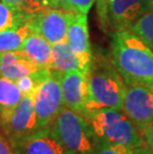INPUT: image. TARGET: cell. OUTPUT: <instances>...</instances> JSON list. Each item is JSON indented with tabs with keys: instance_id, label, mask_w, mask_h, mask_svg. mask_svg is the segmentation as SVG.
I'll return each instance as SVG.
<instances>
[{
	"instance_id": "6da1fadb",
	"label": "cell",
	"mask_w": 153,
	"mask_h": 154,
	"mask_svg": "<svg viewBox=\"0 0 153 154\" xmlns=\"http://www.w3.org/2000/svg\"><path fill=\"white\" fill-rule=\"evenodd\" d=\"M110 61L125 85H139L153 91V50L132 31L112 34Z\"/></svg>"
},
{
	"instance_id": "7a4b0ae2",
	"label": "cell",
	"mask_w": 153,
	"mask_h": 154,
	"mask_svg": "<svg viewBox=\"0 0 153 154\" xmlns=\"http://www.w3.org/2000/svg\"><path fill=\"white\" fill-rule=\"evenodd\" d=\"M124 93L125 84L112 61L93 58L87 73L84 117L100 109H122Z\"/></svg>"
},
{
	"instance_id": "3957f363",
	"label": "cell",
	"mask_w": 153,
	"mask_h": 154,
	"mask_svg": "<svg viewBox=\"0 0 153 154\" xmlns=\"http://www.w3.org/2000/svg\"><path fill=\"white\" fill-rule=\"evenodd\" d=\"M96 141L123 145L148 153L144 137L122 109H100L86 116Z\"/></svg>"
},
{
	"instance_id": "277c9868",
	"label": "cell",
	"mask_w": 153,
	"mask_h": 154,
	"mask_svg": "<svg viewBox=\"0 0 153 154\" xmlns=\"http://www.w3.org/2000/svg\"><path fill=\"white\" fill-rule=\"evenodd\" d=\"M50 131L71 154H93L96 140L83 114L64 106L52 122Z\"/></svg>"
},
{
	"instance_id": "5b68a950",
	"label": "cell",
	"mask_w": 153,
	"mask_h": 154,
	"mask_svg": "<svg viewBox=\"0 0 153 154\" xmlns=\"http://www.w3.org/2000/svg\"><path fill=\"white\" fill-rule=\"evenodd\" d=\"M62 73L51 70L34 94V107L38 130L49 128L65 106L61 86Z\"/></svg>"
},
{
	"instance_id": "8992f818",
	"label": "cell",
	"mask_w": 153,
	"mask_h": 154,
	"mask_svg": "<svg viewBox=\"0 0 153 154\" xmlns=\"http://www.w3.org/2000/svg\"><path fill=\"white\" fill-rule=\"evenodd\" d=\"M0 127L13 147L37 132L34 96H24L10 113L0 117Z\"/></svg>"
},
{
	"instance_id": "52a82bcc",
	"label": "cell",
	"mask_w": 153,
	"mask_h": 154,
	"mask_svg": "<svg viewBox=\"0 0 153 154\" xmlns=\"http://www.w3.org/2000/svg\"><path fill=\"white\" fill-rule=\"evenodd\" d=\"M100 23L113 33L130 30V27L144 13V6L137 0H97Z\"/></svg>"
},
{
	"instance_id": "ba28073f",
	"label": "cell",
	"mask_w": 153,
	"mask_h": 154,
	"mask_svg": "<svg viewBox=\"0 0 153 154\" xmlns=\"http://www.w3.org/2000/svg\"><path fill=\"white\" fill-rule=\"evenodd\" d=\"M122 110L144 137L153 121V91L139 85H125Z\"/></svg>"
},
{
	"instance_id": "9c48e42d",
	"label": "cell",
	"mask_w": 153,
	"mask_h": 154,
	"mask_svg": "<svg viewBox=\"0 0 153 154\" xmlns=\"http://www.w3.org/2000/svg\"><path fill=\"white\" fill-rule=\"evenodd\" d=\"M74 12L59 7H47L28 20L32 32L54 45L66 41L67 31Z\"/></svg>"
},
{
	"instance_id": "30bf717a",
	"label": "cell",
	"mask_w": 153,
	"mask_h": 154,
	"mask_svg": "<svg viewBox=\"0 0 153 154\" xmlns=\"http://www.w3.org/2000/svg\"><path fill=\"white\" fill-rule=\"evenodd\" d=\"M61 86L64 106L84 116L87 97V74L82 71L63 73Z\"/></svg>"
},
{
	"instance_id": "8fae6325",
	"label": "cell",
	"mask_w": 153,
	"mask_h": 154,
	"mask_svg": "<svg viewBox=\"0 0 153 154\" xmlns=\"http://www.w3.org/2000/svg\"><path fill=\"white\" fill-rule=\"evenodd\" d=\"M93 56L80 55L70 48L67 41L52 45L51 70L67 73L71 71H82L89 73Z\"/></svg>"
},
{
	"instance_id": "7c38bea8",
	"label": "cell",
	"mask_w": 153,
	"mask_h": 154,
	"mask_svg": "<svg viewBox=\"0 0 153 154\" xmlns=\"http://www.w3.org/2000/svg\"><path fill=\"white\" fill-rule=\"evenodd\" d=\"M13 148L16 154H71L52 135L50 127L38 130Z\"/></svg>"
},
{
	"instance_id": "4fadbf2b",
	"label": "cell",
	"mask_w": 153,
	"mask_h": 154,
	"mask_svg": "<svg viewBox=\"0 0 153 154\" xmlns=\"http://www.w3.org/2000/svg\"><path fill=\"white\" fill-rule=\"evenodd\" d=\"M39 69L21 50L0 53V77L16 82Z\"/></svg>"
},
{
	"instance_id": "5bb4252c",
	"label": "cell",
	"mask_w": 153,
	"mask_h": 154,
	"mask_svg": "<svg viewBox=\"0 0 153 154\" xmlns=\"http://www.w3.org/2000/svg\"><path fill=\"white\" fill-rule=\"evenodd\" d=\"M66 41L70 48L76 53L93 56L89 37L87 14L74 13L68 27Z\"/></svg>"
},
{
	"instance_id": "9a60e30c",
	"label": "cell",
	"mask_w": 153,
	"mask_h": 154,
	"mask_svg": "<svg viewBox=\"0 0 153 154\" xmlns=\"http://www.w3.org/2000/svg\"><path fill=\"white\" fill-rule=\"evenodd\" d=\"M20 50L36 65L39 70H51L52 44L35 32L25 39Z\"/></svg>"
},
{
	"instance_id": "2e32d148",
	"label": "cell",
	"mask_w": 153,
	"mask_h": 154,
	"mask_svg": "<svg viewBox=\"0 0 153 154\" xmlns=\"http://www.w3.org/2000/svg\"><path fill=\"white\" fill-rule=\"evenodd\" d=\"M31 32L28 21L4 29L0 32V53L20 50Z\"/></svg>"
},
{
	"instance_id": "e0dca14e",
	"label": "cell",
	"mask_w": 153,
	"mask_h": 154,
	"mask_svg": "<svg viewBox=\"0 0 153 154\" xmlns=\"http://www.w3.org/2000/svg\"><path fill=\"white\" fill-rule=\"evenodd\" d=\"M23 97L16 82L0 77V117L10 113Z\"/></svg>"
},
{
	"instance_id": "ac0fdd59",
	"label": "cell",
	"mask_w": 153,
	"mask_h": 154,
	"mask_svg": "<svg viewBox=\"0 0 153 154\" xmlns=\"http://www.w3.org/2000/svg\"><path fill=\"white\" fill-rule=\"evenodd\" d=\"M136 36L144 41L153 50V11L144 12L130 27Z\"/></svg>"
},
{
	"instance_id": "d6986e66",
	"label": "cell",
	"mask_w": 153,
	"mask_h": 154,
	"mask_svg": "<svg viewBox=\"0 0 153 154\" xmlns=\"http://www.w3.org/2000/svg\"><path fill=\"white\" fill-rule=\"evenodd\" d=\"M25 18L30 19L43 9L50 7L48 0H1Z\"/></svg>"
},
{
	"instance_id": "ffe728a7",
	"label": "cell",
	"mask_w": 153,
	"mask_h": 154,
	"mask_svg": "<svg viewBox=\"0 0 153 154\" xmlns=\"http://www.w3.org/2000/svg\"><path fill=\"white\" fill-rule=\"evenodd\" d=\"M28 20L29 19L25 18L20 13L0 0V32L6 28L18 25Z\"/></svg>"
},
{
	"instance_id": "44dd1931",
	"label": "cell",
	"mask_w": 153,
	"mask_h": 154,
	"mask_svg": "<svg viewBox=\"0 0 153 154\" xmlns=\"http://www.w3.org/2000/svg\"><path fill=\"white\" fill-rule=\"evenodd\" d=\"M93 154H148L137 152L133 149L123 145H118V144L107 143L103 141H96L94 149Z\"/></svg>"
},
{
	"instance_id": "7402d4cb",
	"label": "cell",
	"mask_w": 153,
	"mask_h": 154,
	"mask_svg": "<svg viewBox=\"0 0 153 154\" xmlns=\"http://www.w3.org/2000/svg\"><path fill=\"white\" fill-rule=\"evenodd\" d=\"M93 3L94 0H61L60 8L78 14L87 15Z\"/></svg>"
},
{
	"instance_id": "603a6c76",
	"label": "cell",
	"mask_w": 153,
	"mask_h": 154,
	"mask_svg": "<svg viewBox=\"0 0 153 154\" xmlns=\"http://www.w3.org/2000/svg\"><path fill=\"white\" fill-rule=\"evenodd\" d=\"M0 154H16L12 144L4 133H0Z\"/></svg>"
},
{
	"instance_id": "cb8c5ba5",
	"label": "cell",
	"mask_w": 153,
	"mask_h": 154,
	"mask_svg": "<svg viewBox=\"0 0 153 154\" xmlns=\"http://www.w3.org/2000/svg\"><path fill=\"white\" fill-rule=\"evenodd\" d=\"M144 140L146 142L149 154H153V121L144 134Z\"/></svg>"
},
{
	"instance_id": "d4e9b609",
	"label": "cell",
	"mask_w": 153,
	"mask_h": 154,
	"mask_svg": "<svg viewBox=\"0 0 153 154\" xmlns=\"http://www.w3.org/2000/svg\"><path fill=\"white\" fill-rule=\"evenodd\" d=\"M153 11V0H146L144 6V12Z\"/></svg>"
},
{
	"instance_id": "484cf974",
	"label": "cell",
	"mask_w": 153,
	"mask_h": 154,
	"mask_svg": "<svg viewBox=\"0 0 153 154\" xmlns=\"http://www.w3.org/2000/svg\"><path fill=\"white\" fill-rule=\"evenodd\" d=\"M50 7H59L61 4V0H48Z\"/></svg>"
}]
</instances>
